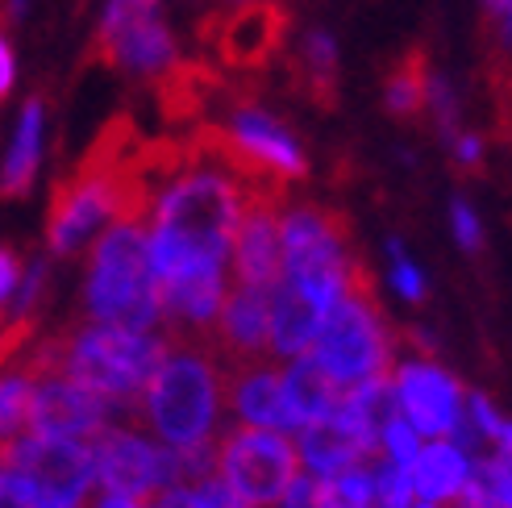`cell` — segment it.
<instances>
[{"label": "cell", "mask_w": 512, "mask_h": 508, "mask_svg": "<svg viewBox=\"0 0 512 508\" xmlns=\"http://www.w3.org/2000/svg\"><path fill=\"white\" fill-rule=\"evenodd\" d=\"M88 508H146V504H142V500H134V496H117V492H96Z\"/></svg>", "instance_id": "cell-34"}, {"label": "cell", "mask_w": 512, "mask_h": 508, "mask_svg": "<svg viewBox=\"0 0 512 508\" xmlns=\"http://www.w3.org/2000/svg\"><path fill=\"white\" fill-rule=\"evenodd\" d=\"M155 96H159V113L171 125H188L221 96V75L209 63H175L171 71L159 75Z\"/></svg>", "instance_id": "cell-19"}, {"label": "cell", "mask_w": 512, "mask_h": 508, "mask_svg": "<svg viewBox=\"0 0 512 508\" xmlns=\"http://www.w3.org/2000/svg\"><path fill=\"white\" fill-rule=\"evenodd\" d=\"M325 500L329 508H375V467H350L334 479H325Z\"/></svg>", "instance_id": "cell-23"}, {"label": "cell", "mask_w": 512, "mask_h": 508, "mask_svg": "<svg viewBox=\"0 0 512 508\" xmlns=\"http://www.w3.org/2000/svg\"><path fill=\"white\" fill-rule=\"evenodd\" d=\"M163 354L167 338L159 334L88 321L55 329V334H38L17 359H9V367H21L30 375H63L105 404H142Z\"/></svg>", "instance_id": "cell-1"}, {"label": "cell", "mask_w": 512, "mask_h": 508, "mask_svg": "<svg viewBox=\"0 0 512 508\" xmlns=\"http://www.w3.org/2000/svg\"><path fill=\"white\" fill-rule=\"evenodd\" d=\"M454 159L463 163V167H475V163L483 159V142H479V134H458V138H454Z\"/></svg>", "instance_id": "cell-32"}, {"label": "cell", "mask_w": 512, "mask_h": 508, "mask_svg": "<svg viewBox=\"0 0 512 508\" xmlns=\"http://www.w3.org/2000/svg\"><path fill=\"white\" fill-rule=\"evenodd\" d=\"M42 121H46L42 96L25 100V109H21V117H17L13 146H9V159H5V196H9V200H21L25 192L34 188L38 159H42Z\"/></svg>", "instance_id": "cell-20"}, {"label": "cell", "mask_w": 512, "mask_h": 508, "mask_svg": "<svg viewBox=\"0 0 512 508\" xmlns=\"http://www.w3.org/2000/svg\"><path fill=\"white\" fill-rule=\"evenodd\" d=\"M392 388H396L400 417L425 442L458 438V429L467 421V392L458 388V379L446 367L429 359H408L392 371Z\"/></svg>", "instance_id": "cell-8"}, {"label": "cell", "mask_w": 512, "mask_h": 508, "mask_svg": "<svg viewBox=\"0 0 512 508\" xmlns=\"http://www.w3.org/2000/svg\"><path fill=\"white\" fill-rule=\"evenodd\" d=\"M392 334L388 321L379 313V300L371 292V279H363L354 292H346L334 309H329L321 338L309 359L325 367V375L338 388H363L375 379H392Z\"/></svg>", "instance_id": "cell-4"}, {"label": "cell", "mask_w": 512, "mask_h": 508, "mask_svg": "<svg viewBox=\"0 0 512 508\" xmlns=\"http://www.w3.org/2000/svg\"><path fill=\"white\" fill-rule=\"evenodd\" d=\"M279 508H329L325 488H321V479H313V475H300V479H296V488L284 496V504H279Z\"/></svg>", "instance_id": "cell-30"}, {"label": "cell", "mask_w": 512, "mask_h": 508, "mask_svg": "<svg viewBox=\"0 0 512 508\" xmlns=\"http://www.w3.org/2000/svg\"><path fill=\"white\" fill-rule=\"evenodd\" d=\"M229 413L238 425L250 429H275V434H292L284 371L271 359L259 363H229Z\"/></svg>", "instance_id": "cell-13"}, {"label": "cell", "mask_w": 512, "mask_h": 508, "mask_svg": "<svg viewBox=\"0 0 512 508\" xmlns=\"http://www.w3.org/2000/svg\"><path fill=\"white\" fill-rule=\"evenodd\" d=\"M304 475L292 434L234 425L217 442V479L250 508H279Z\"/></svg>", "instance_id": "cell-5"}, {"label": "cell", "mask_w": 512, "mask_h": 508, "mask_svg": "<svg viewBox=\"0 0 512 508\" xmlns=\"http://www.w3.org/2000/svg\"><path fill=\"white\" fill-rule=\"evenodd\" d=\"M450 225H454V238L463 250H479L483 246V225L475 217V209L467 205V200H454L450 205Z\"/></svg>", "instance_id": "cell-28"}, {"label": "cell", "mask_w": 512, "mask_h": 508, "mask_svg": "<svg viewBox=\"0 0 512 508\" xmlns=\"http://www.w3.org/2000/svg\"><path fill=\"white\" fill-rule=\"evenodd\" d=\"M296 450H300L304 475L321 479V484H325V479H334V475H342V471H350V467H363L371 454H375L342 417L300 429V434H296Z\"/></svg>", "instance_id": "cell-16"}, {"label": "cell", "mask_w": 512, "mask_h": 508, "mask_svg": "<svg viewBox=\"0 0 512 508\" xmlns=\"http://www.w3.org/2000/svg\"><path fill=\"white\" fill-rule=\"evenodd\" d=\"M292 75L300 92L317 100L321 109H334V96H338V46L325 30H309L300 38V55L292 63Z\"/></svg>", "instance_id": "cell-21"}, {"label": "cell", "mask_w": 512, "mask_h": 508, "mask_svg": "<svg viewBox=\"0 0 512 508\" xmlns=\"http://www.w3.org/2000/svg\"><path fill=\"white\" fill-rule=\"evenodd\" d=\"M229 404V359L217 338H167V354L142 396V421L167 450H213Z\"/></svg>", "instance_id": "cell-2"}, {"label": "cell", "mask_w": 512, "mask_h": 508, "mask_svg": "<svg viewBox=\"0 0 512 508\" xmlns=\"http://www.w3.org/2000/svg\"><path fill=\"white\" fill-rule=\"evenodd\" d=\"M159 504L163 508H250V504H242L234 492H229L217 475L200 479V484H179L167 496H159Z\"/></svg>", "instance_id": "cell-24"}, {"label": "cell", "mask_w": 512, "mask_h": 508, "mask_svg": "<svg viewBox=\"0 0 512 508\" xmlns=\"http://www.w3.org/2000/svg\"><path fill=\"white\" fill-rule=\"evenodd\" d=\"M292 30V17L284 0H246L229 17L204 21V42L217 46L225 67L234 71H263L275 63Z\"/></svg>", "instance_id": "cell-9"}, {"label": "cell", "mask_w": 512, "mask_h": 508, "mask_svg": "<svg viewBox=\"0 0 512 508\" xmlns=\"http://www.w3.org/2000/svg\"><path fill=\"white\" fill-rule=\"evenodd\" d=\"M417 508H446V504H417Z\"/></svg>", "instance_id": "cell-36"}, {"label": "cell", "mask_w": 512, "mask_h": 508, "mask_svg": "<svg viewBox=\"0 0 512 508\" xmlns=\"http://www.w3.org/2000/svg\"><path fill=\"white\" fill-rule=\"evenodd\" d=\"M30 379H34V396H30V425H25V434L92 446L109 429L113 404L92 396L88 388L71 384L63 375H30Z\"/></svg>", "instance_id": "cell-10"}, {"label": "cell", "mask_w": 512, "mask_h": 508, "mask_svg": "<svg viewBox=\"0 0 512 508\" xmlns=\"http://www.w3.org/2000/svg\"><path fill=\"white\" fill-rule=\"evenodd\" d=\"M271 292L246 284L229 288L225 313L217 321V346L229 363H259L271 354Z\"/></svg>", "instance_id": "cell-14"}, {"label": "cell", "mask_w": 512, "mask_h": 508, "mask_svg": "<svg viewBox=\"0 0 512 508\" xmlns=\"http://www.w3.org/2000/svg\"><path fill=\"white\" fill-rule=\"evenodd\" d=\"M429 84H433V75H429L425 55L421 50H408V55L388 71V80H383V105H388V113L400 121L417 117L429 105Z\"/></svg>", "instance_id": "cell-22"}, {"label": "cell", "mask_w": 512, "mask_h": 508, "mask_svg": "<svg viewBox=\"0 0 512 508\" xmlns=\"http://www.w3.org/2000/svg\"><path fill=\"white\" fill-rule=\"evenodd\" d=\"M413 488H417V500L421 504H446V508H458L467 500V492L475 488V475H479V459L458 446L450 438L442 442H425L421 459L413 463Z\"/></svg>", "instance_id": "cell-15"}, {"label": "cell", "mask_w": 512, "mask_h": 508, "mask_svg": "<svg viewBox=\"0 0 512 508\" xmlns=\"http://www.w3.org/2000/svg\"><path fill=\"white\" fill-rule=\"evenodd\" d=\"M25 13V0H9V17H21Z\"/></svg>", "instance_id": "cell-35"}, {"label": "cell", "mask_w": 512, "mask_h": 508, "mask_svg": "<svg viewBox=\"0 0 512 508\" xmlns=\"http://www.w3.org/2000/svg\"><path fill=\"white\" fill-rule=\"evenodd\" d=\"M284 279V196H250L234 242V284L275 288Z\"/></svg>", "instance_id": "cell-11"}, {"label": "cell", "mask_w": 512, "mask_h": 508, "mask_svg": "<svg viewBox=\"0 0 512 508\" xmlns=\"http://www.w3.org/2000/svg\"><path fill=\"white\" fill-rule=\"evenodd\" d=\"M329 309H334V300H325L309 284H296L288 275L279 279L271 292V359H309Z\"/></svg>", "instance_id": "cell-12"}, {"label": "cell", "mask_w": 512, "mask_h": 508, "mask_svg": "<svg viewBox=\"0 0 512 508\" xmlns=\"http://www.w3.org/2000/svg\"><path fill=\"white\" fill-rule=\"evenodd\" d=\"M13 75H17V55H13V42L0 46V92H13Z\"/></svg>", "instance_id": "cell-33"}, {"label": "cell", "mask_w": 512, "mask_h": 508, "mask_svg": "<svg viewBox=\"0 0 512 508\" xmlns=\"http://www.w3.org/2000/svg\"><path fill=\"white\" fill-rule=\"evenodd\" d=\"M84 313L96 325H121L138 334H155L163 321L159 279L150 267V230L142 225H109L88 259Z\"/></svg>", "instance_id": "cell-3"}, {"label": "cell", "mask_w": 512, "mask_h": 508, "mask_svg": "<svg viewBox=\"0 0 512 508\" xmlns=\"http://www.w3.org/2000/svg\"><path fill=\"white\" fill-rule=\"evenodd\" d=\"M146 508H163V504H159V500H155V504H146Z\"/></svg>", "instance_id": "cell-37"}, {"label": "cell", "mask_w": 512, "mask_h": 508, "mask_svg": "<svg viewBox=\"0 0 512 508\" xmlns=\"http://www.w3.org/2000/svg\"><path fill=\"white\" fill-rule=\"evenodd\" d=\"M92 467H96V492L134 496L142 504H155L159 496L184 484L179 454L134 425H109L92 442Z\"/></svg>", "instance_id": "cell-6"}, {"label": "cell", "mask_w": 512, "mask_h": 508, "mask_svg": "<svg viewBox=\"0 0 512 508\" xmlns=\"http://www.w3.org/2000/svg\"><path fill=\"white\" fill-rule=\"evenodd\" d=\"M421 450H425V438L404 417H396L388 429H383V438H379V463L413 471V463L421 459Z\"/></svg>", "instance_id": "cell-25"}, {"label": "cell", "mask_w": 512, "mask_h": 508, "mask_svg": "<svg viewBox=\"0 0 512 508\" xmlns=\"http://www.w3.org/2000/svg\"><path fill=\"white\" fill-rule=\"evenodd\" d=\"M413 475L392 463H375V508H417Z\"/></svg>", "instance_id": "cell-26"}, {"label": "cell", "mask_w": 512, "mask_h": 508, "mask_svg": "<svg viewBox=\"0 0 512 508\" xmlns=\"http://www.w3.org/2000/svg\"><path fill=\"white\" fill-rule=\"evenodd\" d=\"M483 5H488V21L500 38L504 59H512V0H483Z\"/></svg>", "instance_id": "cell-31"}, {"label": "cell", "mask_w": 512, "mask_h": 508, "mask_svg": "<svg viewBox=\"0 0 512 508\" xmlns=\"http://www.w3.org/2000/svg\"><path fill=\"white\" fill-rule=\"evenodd\" d=\"M284 392H288V413H292V438L309 425L334 421L342 413V400H346V388H338L317 359L288 363L284 367Z\"/></svg>", "instance_id": "cell-18"}, {"label": "cell", "mask_w": 512, "mask_h": 508, "mask_svg": "<svg viewBox=\"0 0 512 508\" xmlns=\"http://www.w3.org/2000/svg\"><path fill=\"white\" fill-rule=\"evenodd\" d=\"M92 59H105L109 67L121 71H142V75H163L175 67V38L163 21L155 17H138L134 25L105 42V46H92Z\"/></svg>", "instance_id": "cell-17"}, {"label": "cell", "mask_w": 512, "mask_h": 508, "mask_svg": "<svg viewBox=\"0 0 512 508\" xmlns=\"http://www.w3.org/2000/svg\"><path fill=\"white\" fill-rule=\"evenodd\" d=\"M25 271H30V267H25L21 263V254L13 250V246H5V254H0V300H13L17 292H21V284H25Z\"/></svg>", "instance_id": "cell-29"}, {"label": "cell", "mask_w": 512, "mask_h": 508, "mask_svg": "<svg viewBox=\"0 0 512 508\" xmlns=\"http://www.w3.org/2000/svg\"><path fill=\"white\" fill-rule=\"evenodd\" d=\"M388 254H392V267H388V284L396 288V296H404L408 304L413 300H425V275H421V267L408 259L404 254V246L392 238L388 242Z\"/></svg>", "instance_id": "cell-27"}, {"label": "cell", "mask_w": 512, "mask_h": 508, "mask_svg": "<svg viewBox=\"0 0 512 508\" xmlns=\"http://www.w3.org/2000/svg\"><path fill=\"white\" fill-rule=\"evenodd\" d=\"M5 463L17 467L38 488L46 508H88L96 488L92 446L84 442H55L25 434L5 446Z\"/></svg>", "instance_id": "cell-7"}]
</instances>
